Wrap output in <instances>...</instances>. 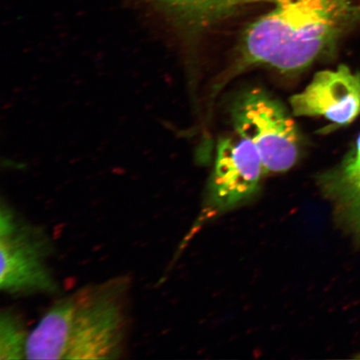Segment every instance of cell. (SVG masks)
Returning <instances> with one entry per match:
<instances>
[{
	"mask_svg": "<svg viewBox=\"0 0 360 360\" xmlns=\"http://www.w3.org/2000/svg\"><path fill=\"white\" fill-rule=\"evenodd\" d=\"M132 278L121 274L61 296L30 331L28 359H120L131 330Z\"/></svg>",
	"mask_w": 360,
	"mask_h": 360,
	"instance_id": "cell-1",
	"label": "cell"
},
{
	"mask_svg": "<svg viewBox=\"0 0 360 360\" xmlns=\"http://www.w3.org/2000/svg\"><path fill=\"white\" fill-rule=\"evenodd\" d=\"M271 8L242 36L238 70L272 68L281 73L305 70L335 53L360 22V0H268Z\"/></svg>",
	"mask_w": 360,
	"mask_h": 360,
	"instance_id": "cell-2",
	"label": "cell"
},
{
	"mask_svg": "<svg viewBox=\"0 0 360 360\" xmlns=\"http://www.w3.org/2000/svg\"><path fill=\"white\" fill-rule=\"evenodd\" d=\"M55 253L45 229L27 220L6 200L0 206V290L7 295H58L60 285L51 260Z\"/></svg>",
	"mask_w": 360,
	"mask_h": 360,
	"instance_id": "cell-3",
	"label": "cell"
},
{
	"mask_svg": "<svg viewBox=\"0 0 360 360\" xmlns=\"http://www.w3.org/2000/svg\"><path fill=\"white\" fill-rule=\"evenodd\" d=\"M236 132L253 142L265 174L285 173L300 156L298 128L280 101L259 89L238 98L233 106Z\"/></svg>",
	"mask_w": 360,
	"mask_h": 360,
	"instance_id": "cell-4",
	"label": "cell"
},
{
	"mask_svg": "<svg viewBox=\"0 0 360 360\" xmlns=\"http://www.w3.org/2000/svg\"><path fill=\"white\" fill-rule=\"evenodd\" d=\"M264 174L257 148L250 139L237 132L220 139L202 215L208 218L244 204L258 191Z\"/></svg>",
	"mask_w": 360,
	"mask_h": 360,
	"instance_id": "cell-5",
	"label": "cell"
},
{
	"mask_svg": "<svg viewBox=\"0 0 360 360\" xmlns=\"http://www.w3.org/2000/svg\"><path fill=\"white\" fill-rule=\"evenodd\" d=\"M290 103L294 116L323 117L332 130L345 127L360 115V73L345 65L319 71Z\"/></svg>",
	"mask_w": 360,
	"mask_h": 360,
	"instance_id": "cell-6",
	"label": "cell"
},
{
	"mask_svg": "<svg viewBox=\"0 0 360 360\" xmlns=\"http://www.w3.org/2000/svg\"><path fill=\"white\" fill-rule=\"evenodd\" d=\"M318 182L342 222L360 240V134L340 163L319 174Z\"/></svg>",
	"mask_w": 360,
	"mask_h": 360,
	"instance_id": "cell-7",
	"label": "cell"
},
{
	"mask_svg": "<svg viewBox=\"0 0 360 360\" xmlns=\"http://www.w3.org/2000/svg\"><path fill=\"white\" fill-rule=\"evenodd\" d=\"M195 29L205 28L231 15L248 0H162Z\"/></svg>",
	"mask_w": 360,
	"mask_h": 360,
	"instance_id": "cell-8",
	"label": "cell"
},
{
	"mask_svg": "<svg viewBox=\"0 0 360 360\" xmlns=\"http://www.w3.org/2000/svg\"><path fill=\"white\" fill-rule=\"evenodd\" d=\"M30 334L25 319L17 310L3 309L0 313V359H26Z\"/></svg>",
	"mask_w": 360,
	"mask_h": 360,
	"instance_id": "cell-9",
	"label": "cell"
}]
</instances>
